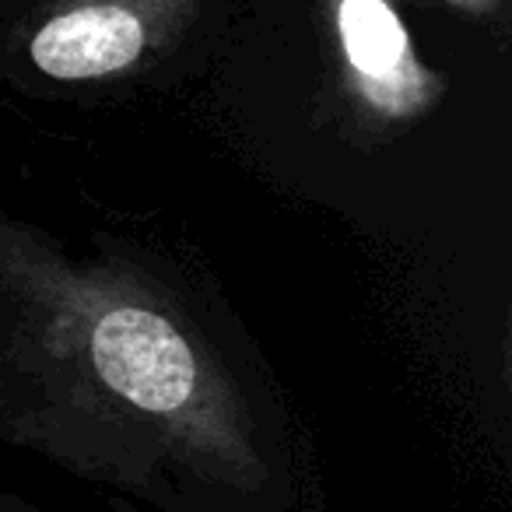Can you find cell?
Listing matches in <instances>:
<instances>
[{
  "instance_id": "3",
  "label": "cell",
  "mask_w": 512,
  "mask_h": 512,
  "mask_svg": "<svg viewBox=\"0 0 512 512\" xmlns=\"http://www.w3.org/2000/svg\"><path fill=\"white\" fill-rule=\"evenodd\" d=\"M337 32L348 64L362 78L369 99L404 109L421 99L425 81L411 57V39L390 0H337Z\"/></svg>"
},
{
  "instance_id": "4",
  "label": "cell",
  "mask_w": 512,
  "mask_h": 512,
  "mask_svg": "<svg viewBox=\"0 0 512 512\" xmlns=\"http://www.w3.org/2000/svg\"><path fill=\"white\" fill-rule=\"evenodd\" d=\"M453 4H463V8H488L495 0H453Z\"/></svg>"
},
{
  "instance_id": "2",
  "label": "cell",
  "mask_w": 512,
  "mask_h": 512,
  "mask_svg": "<svg viewBox=\"0 0 512 512\" xmlns=\"http://www.w3.org/2000/svg\"><path fill=\"white\" fill-rule=\"evenodd\" d=\"M95 369L144 411H176L193 390L197 365L169 320L144 309H116L95 327Z\"/></svg>"
},
{
  "instance_id": "1",
  "label": "cell",
  "mask_w": 512,
  "mask_h": 512,
  "mask_svg": "<svg viewBox=\"0 0 512 512\" xmlns=\"http://www.w3.org/2000/svg\"><path fill=\"white\" fill-rule=\"evenodd\" d=\"M200 0H60L29 43L32 64L57 81H92L134 67Z\"/></svg>"
}]
</instances>
